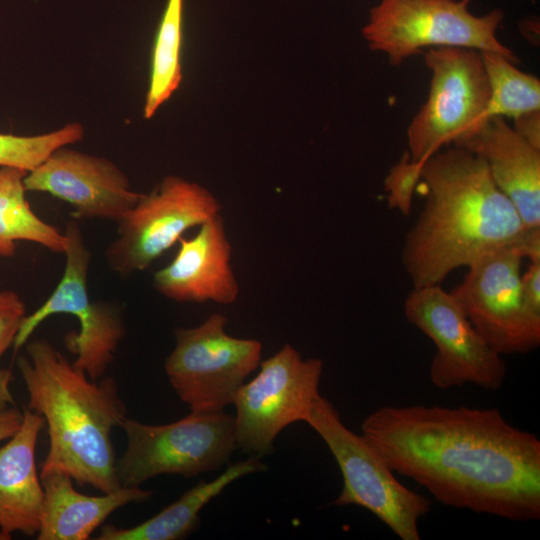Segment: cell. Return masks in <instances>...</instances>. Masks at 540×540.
Listing matches in <instances>:
<instances>
[{"label": "cell", "mask_w": 540, "mask_h": 540, "mask_svg": "<svg viewBox=\"0 0 540 540\" xmlns=\"http://www.w3.org/2000/svg\"><path fill=\"white\" fill-rule=\"evenodd\" d=\"M361 433L394 473L445 506L540 519V440L497 408L383 406L364 418Z\"/></svg>", "instance_id": "1"}, {"label": "cell", "mask_w": 540, "mask_h": 540, "mask_svg": "<svg viewBox=\"0 0 540 540\" xmlns=\"http://www.w3.org/2000/svg\"><path fill=\"white\" fill-rule=\"evenodd\" d=\"M417 190L425 202L401 252L413 288L441 285L454 270L516 245L526 230L483 159L464 148L426 159Z\"/></svg>", "instance_id": "2"}, {"label": "cell", "mask_w": 540, "mask_h": 540, "mask_svg": "<svg viewBox=\"0 0 540 540\" xmlns=\"http://www.w3.org/2000/svg\"><path fill=\"white\" fill-rule=\"evenodd\" d=\"M17 365L28 407L46 424L49 449L40 474L60 471L110 493L122 485L111 434L126 416L116 380H91L47 339L28 342Z\"/></svg>", "instance_id": "3"}, {"label": "cell", "mask_w": 540, "mask_h": 540, "mask_svg": "<svg viewBox=\"0 0 540 540\" xmlns=\"http://www.w3.org/2000/svg\"><path fill=\"white\" fill-rule=\"evenodd\" d=\"M306 423L341 471L343 486L334 504L362 507L401 540H420L419 522L430 511L429 498L402 484L372 443L350 430L325 397L316 399Z\"/></svg>", "instance_id": "4"}, {"label": "cell", "mask_w": 540, "mask_h": 540, "mask_svg": "<svg viewBox=\"0 0 540 540\" xmlns=\"http://www.w3.org/2000/svg\"><path fill=\"white\" fill-rule=\"evenodd\" d=\"M471 0H381L369 13L363 37L369 48L393 66L424 48L459 47L496 52L514 64V52L497 37L504 18L495 9L482 16L469 10Z\"/></svg>", "instance_id": "5"}, {"label": "cell", "mask_w": 540, "mask_h": 540, "mask_svg": "<svg viewBox=\"0 0 540 540\" xmlns=\"http://www.w3.org/2000/svg\"><path fill=\"white\" fill-rule=\"evenodd\" d=\"M63 232L66 237L63 275L50 296L26 315L13 348L17 351L26 344L50 316L72 315L78 319L80 329L65 335V346L75 355L72 364L96 381L105 376L126 335L124 310L116 302L90 299L87 280L91 252L76 219L68 220Z\"/></svg>", "instance_id": "6"}, {"label": "cell", "mask_w": 540, "mask_h": 540, "mask_svg": "<svg viewBox=\"0 0 540 540\" xmlns=\"http://www.w3.org/2000/svg\"><path fill=\"white\" fill-rule=\"evenodd\" d=\"M120 428L127 447L116 461L122 486H141L159 475L191 478L219 470L235 449V419L224 411H191L168 424H146L125 418Z\"/></svg>", "instance_id": "7"}, {"label": "cell", "mask_w": 540, "mask_h": 540, "mask_svg": "<svg viewBox=\"0 0 540 540\" xmlns=\"http://www.w3.org/2000/svg\"><path fill=\"white\" fill-rule=\"evenodd\" d=\"M424 57L431 75L429 93L407 128L405 153L418 165L473 135L489 118L490 92L480 51L437 47Z\"/></svg>", "instance_id": "8"}, {"label": "cell", "mask_w": 540, "mask_h": 540, "mask_svg": "<svg viewBox=\"0 0 540 540\" xmlns=\"http://www.w3.org/2000/svg\"><path fill=\"white\" fill-rule=\"evenodd\" d=\"M226 324L225 315L213 313L196 327L174 330L175 346L164 369L191 411H224L261 362V342L228 335Z\"/></svg>", "instance_id": "9"}, {"label": "cell", "mask_w": 540, "mask_h": 540, "mask_svg": "<svg viewBox=\"0 0 540 540\" xmlns=\"http://www.w3.org/2000/svg\"><path fill=\"white\" fill-rule=\"evenodd\" d=\"M259 373L236 393V445L260 458L270 454L278 434L290 424L307 420L320 396L323 362L302 358L290 344L261 361Z\"/></svg>", "instance_id": "10"}, {"label": "cell", "mask_w": 540, "mask_h": 540, "mask_svg": "<svg viewBox=\"0 0 540 540\" xmlns=\"http://www.w3.org/2000/svg\"><path fill=\"white\" fill-rule=\"evenodd\" d=\"M215 196L179 176H166L118 221L115 238L104 251L109 268L122 277L147 269L187 230L219 214Z\"/></svg>", "instance_id": "11"}, {"label": "cell", "mask_w": 540, "mask_h": 540, "mask_svg": "<svg viewBox=\"0 0 540 540\" xmlns=\"http://www.w3.org/2000/svg\"><path fill=\"white\" fill-rule=\"evenodd\" d=\"M404 315L436 347L429 367L434 387L447 390L471 384L497 391L504 385L503 356L477 332L451 291L441 285L413 288L404 301Z\"/></svg>", "instance_id": "12"}, {"label": "cell", "mask_w": 540, "mask_h": 540, "mask_svg": "<svg viewBox=\"0 0 540 540\" xmlns=\"http://www.w3.org/2000/svg\"><path fill=\"white\" fill-rule=\"evenodd\" d=\"M524 259L515 245L469 266L451 293L482 338L500 355L528 354L540 345V315L521 288Z\"/></svg>", "instance_id": "13"}, {"label": "cell", "mask_w": 540, "mask_h": 540, "mask_svg": "<svg viewBox=\"0 0 540 540\" xmlns=\"http://www.w3.org/2000/svg\"><path fill=\"white\" fill-rule=\"evenodd\" d=\"M27 191L68 203L75 218L118 222L142 194L113 161L63 146L24 178Z\"/></svg>", "instance_id": "14"}, {"label": "cell", "mask_w": 540, "mask_h": 540, "mask_svg": "<svg viewBox=\"0 0 540 540\" xmlns=\"http://www.w3.org/2000/svg\"><path fill=\"white\" fill-rule=\"evenodd\" d=\"M178 242L175 257L154 273L153 287L176 302H235L239 285L231 266L232 247L221 214L202 223L190 239L181 237Z\"/></svg>", "instance_id": "15"}, {"label": "cell", "mask_w": 540, "mask_h": 540, "mask_svg": "<svg viewBox=\"0 0 540 540\" xmlns=\"http://www.w3.org/2000/svg\"><path fill=\"white\" fill-rule=\"evenodd\" d=\"M454 146L483 159L492 180L514 205L525 228H540V149L501 116L489 117L473 135Z\"/></svg>", "instance_id": "16"}, {"label": "cell", "mask_w": 540, "mask_h": 540, "mask_svg": "<svg viewBox=\"0 0 540 540\" xmlns=\"http://www.w3.org/2000/svg\"><path fill=\"white\" fill-rule=\"evenodd\" d=\"M43 424L40 415L24 408L20 428L0 447V539L39 532L44 490L35 453Z\"/></svg>", "instance_id": "17"}, {"label": "cell", "mask_w": 540, "mask_h": 540, "mask_svg": "<svg viewBox=\"0 0 540 540\" xmlns=\"http://www.w3.org/2000/svg\"><path fill=\"white\" fill-rule=\"evenodd\" d=\"M44 506L37 540H86L117 509L147 501L152 492L140 486L91 496L80 493L66 473L51 471L40 474Z\"/></svg>", "instance_id": "18"}, {"label": "cell", "mask_w": 540, "mask_h": 540, "mask_svg": "<svg viewBox=\"0 0 540 540\" xmlns=\"http://www.w3.org/2000/svg\"><path fill=\"white\" fill-rule=\"evenodd\" d=\"M266 469L259 458H249L229 465L209 482H200L183 493L153 517L128 528L105 525L99 540H178L192 533L199 525V514L204 506L217 497L228 485L239 478Z\"/></svg>", "instance_id": "19"}, {"label": "cell", "mask_w": 540, "mask_h": 540, "mask_svg": "<svg viewBox=\"0 0 540 540\" xmlns=\"http://www.w3.org/2000/svg\"><path fill=\"white\" fill-rule=\"evenodd\" d=\"M26 174L14 168H0V256H14L17 241L32 242L64 254V232L42 220L26 199Z\"/></svg>", "instance_id": "20"}, {"label": "cell", "mask_w": 540, "mask_h": 540, "mask_svg": "<svg viewBox=\"0 0 540 540\" xmlns=\"http://www.w3.org/2000/svg\"><path fill=\"white\" fill-rule=\"evenodd\" d=\"M184 0H167L155 36L143 115L150 119L182 81Z\"/></svg>", "instance_id": "21"}, {"label": "cell", "mask_w": 540, "mask_h": 540, "mask_svg": "<svg viewBox=\"0 0 540 540\" xmlns=\"http://www.w3.org/2000/svg\"><path fill=\"white\" fill-rule=\"evenodd\" d=\"M489 85L488 116L516 119L540 110V81L496 52H481Z\"/></svg>", "instance_id": "22"}, {"label": "cell", "mask_w": 540, "mask_h": 540, "mask_svg": "<svg viewBox=\"0 0 540 540\" xmlns=\"http://www.w3.org/2000/svg\"><path fill=\"white\" fill-rule=\"evenodd\" d=\"M85 136L79 122L37 135L0 132V168H14L26 173L41 165L54 151L80 142Z\"/></svg>", "instance_id": "23"}, {"label": "cell", "mask_w": 540, "mask_h": 540, "mask_svg": "<svg viewBox=\"0 0 540 540\" xmlns=\"http://www.w3.org/2000/svg\"><path fill=\"white\" fill-rule=\"evenodd\" d=\"M422 165L412 163L406 154L391 167L384 179V188L387 192L388 207L409 216L412 201L420 180Z\"/></svg>", "instance_id": "24"}, {"label": "cell", "mask_w": 540, "mask_h": 540, "mask_svg": "<svg viewBox=\"0 0 540 540\" xmlns=\"http://www.w3.org/2000/svg\"><path fill=\"white\" fill-rule=\"evenodd\" d=\"M26 315L25 304L18 293L0 291V360L13 346Z\"/></svg>", "instance_id": "25"}, {"label": "cell", "mask_w": 540, "mask_h": 540, "mask_svg": "<svg viewBox=\"0 0 540 540\" xmlns=\"http://www.w3.org/2000/svg\"><path fill=\"white\" fill-rule=\"evenodd\" d=\"M521 288L528 308L540 315V261L530 262L528 269L522 272Z\"/></svg>", "instance_id": "26"}, {"label": "cell", "mask_w": 540, "mask_h": 540, "mask_svg": "<svg viewBox=\"0 0 540 540\" xmlns=\"http://www.w3.org/2000/svg\"><path fill=\"white\" fill-rule=\"evenodd\" d=\"M512 127L531 145L540 149V110L517 117Z\"/></svg>", "instance_id": "27"}, {"label": "cell", "mask_w": 540, "mask_h": 540, "mask_svg": "<svg viewBox=\"0 0 540 540\" xmlns=\"http://www.w3.org/2000/svg\"><path fill=\"white\" fill-rule=\"evenodd\" d=\"M23 420V410L8 407L0 410V442L8 440L20 428Z\"/></svg>", "instance_id": "28"}, {"label": "cell", "mask_w": 540, "mask_h": 540, "mask_svg": "<svg viewBox=\"0 0 540 540\" xmlns=\"http://www.w3.org/2000/svg\"><path fill=\"white\" fill-rule=\"evenodd\" d=\"M11 378L10 370L0 367V410L14 405V398L10 390Z\"/></svg>", "instance_id": "29"}]
</instances>
